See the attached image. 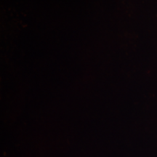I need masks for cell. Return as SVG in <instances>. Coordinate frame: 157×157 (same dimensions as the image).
I'll return each mask as SVG.
<instances>
[]
</instances>
